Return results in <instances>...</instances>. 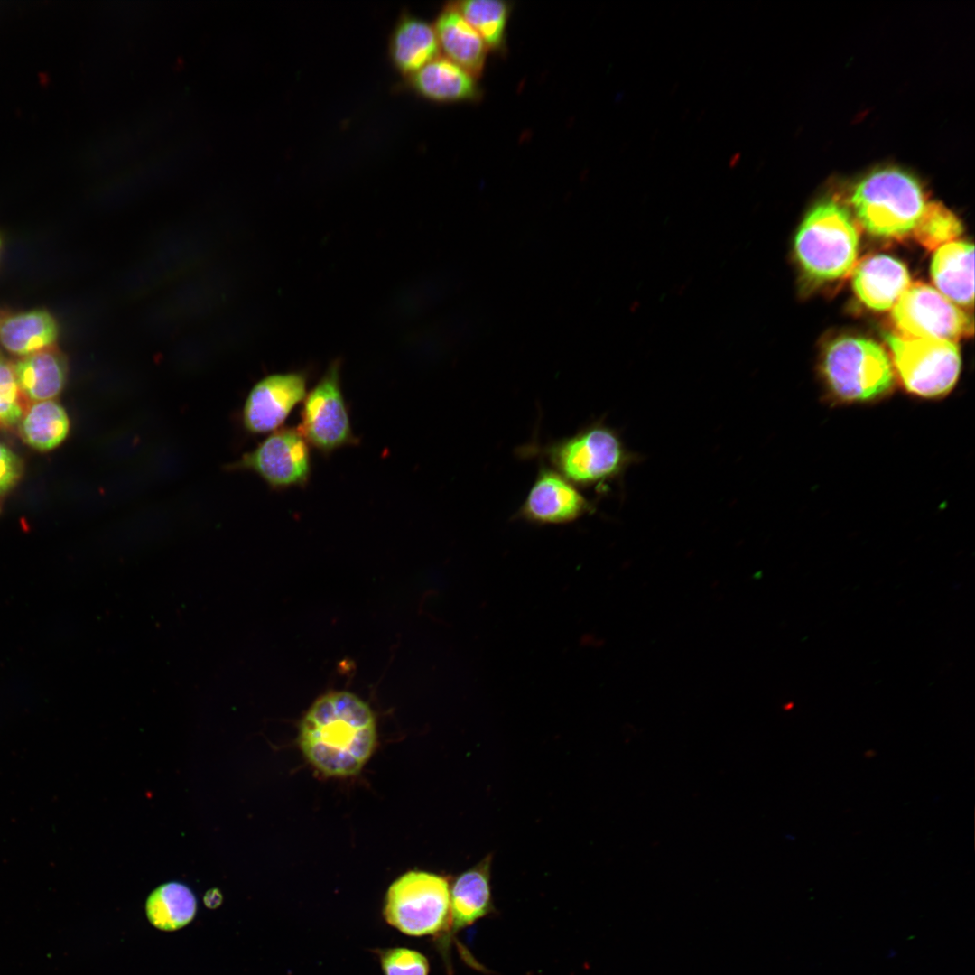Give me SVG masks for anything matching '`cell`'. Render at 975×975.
Here are the masks:
<instances>
[{
  "label": "cell",
  "mask_w": 975,
  "mask_h": 975,
  "mask_svg": "<svg viewBox=\"0 0 975 975\" xmlns=\"http://www.w3.org/2000/svg\"><path fill=\"white\" fill-rule=\"evenodd\" d=\"M298 743L306 760L323 775H355L376 748L375 715L368 704L354 693H326L302 717Z\"/></svg>",
  "instance_id": "1"
},
{
  "label": "cell",
  "mask_w": 975,
  "mask_h": 975,
  "mask_svg": "<svg viewBox=\"0 0 975 975\" xmlns=\"http://www.w3.org/2000/svg\"><path fill=\"white\" fill-rule=\"evenodd\" d=\"M519 455L539 457L577 488L599 489L620 477L635 460L615 430L599 421L571 436L521 447Z\"/></svg>",
  "instance_id": "2"
},
{
  "label": "cell",
  "mask_w": 975,
  "mask_h": 975,
  "mask_svg": "<svg viewBox=\"0 0 975 975\" xmlns=\"http://www.w3.org/2000/svg\"><path fill=\"white\" fill-rule=\"evenodd\" d=\"M859 232L849 209L834 200L817 203L804 217L794 239V255L802 273L816 282L847 275L856 265Z\"/></svg>",
  "instance_id": "3"
},
{
  "label": "cell",
  "mask_w": 975,
  "mask_h": 975,
  "mask_svg": "<svg viewBox=\"0 0 975 975\" xmlns=\"http://www.w3.org/2000/svg\"><path fill=\"white\" fill-rule=\"evenodd\" d=\"M821 371L826 390L840 404L871 403L887 396L895 371L887 352L876 341L844 336L830 342Z\"/></svg>",
  "instance_id": "4"
},
{
  "label": "cell",
  "mask_w": 975,
  "mask_h": 975,
  "mask_svg": "<svg viewBox=\"0 0 975 975\" xmlns=\"http://www.w3.org/2000/svg\"><path fill=\"white\" fill-rule=\"evenodd\" d=\"M850 200L862 227L880 237L911 234L926 205L918 181L897 168L880 169L863 178Z\"/></svg>",
  "instance_id": "5"
},
{
  "label": "cell",
  "mask_w": 975,
  "mask_h": 975,
  "mask_svg": "<svg viewBox=\"0 0 975 975\" xmlns=\"http://www.w3.org/2000/svg\"><path fill=\"white\" fill-rule=\"evenodd\" d=\"M895 374L910 394L922 398H941L955 385L961 356L954 341L909 338L886 332Z\"/></svg>",
  "instance_id": "6"
},
{
  "label": "cell",
  "mask_w": 975,
  "mask_h": 975,
  "mask_svg": "<svg viewBox=\"0 0 975 975\" xmlns=\"http://www.w3.org/2000/svg\"><path fill=\"white\" fill-rule=\"evenodd\" d=\"M387 923L413 936L446 933L450 924V881L425 870H411L389 887L384 905Z\"/></svg>",
  "instance_id": "7"
},
{
  "label": "cell",
  "mask_w": 975,
  "mask_h": 975,
  "mask_svg": "<svg viewBox=\"0 0 975 975\" xmlns=\"http://www.w3.org/2000/svg\"><path fill=\"white\" fill-rule=\"evenodd\" d=\"M897 334L954 341L973 331L972 319L933 287L910 283L892 308Z\"/></svg>",
  "instance_id": "8"
},
{
  "label": "cell",
  "mask_w": 975,
  "mask_h": 975,
  "mask_svg": "<svg viewBox=\"0 0 975 975\" xmlns=\"http://www.w3.org/2000/svg\"><path fill=\"white\" fill-rule=\"evenodd\" d=\"M298 429L322 453L357 442L340 386L339 362L332 363L306 395Z\"/></svg>",
  "instance_id": "9"
},
{
  "label": "cell",
  "mask_w": 975,
  "mask_h": 975,
  "mask_svg": "<svg viewBox=\"0 0 975 975\" xmlns=\"http://www.w3.org/2000/svg\"><path fill=\"white\" fill-rule=\"evenodd\" d=\"M309 443L298 428H281L233 465L258 474L271 488L305 485L311 464Z\"/></svg>",
  "instance_id": "10"
},
{
  "label": "cell",
  "mask_w": 975,
  "mask_h": 975,
  "mask_svg": "<svg viewBox=\"0 0 975 975\" xmlns=\"http://www.w3.org/2000/svg\"><path fill=\"white\" fill-rule=\"evenodd\" d=\"M594 509L592 502L575 485L542 463L514 518L538 525H564Z\"/></svg>",
  "instance_id": "11"
},
{
  "label": "cell",
  "mask_w": 975,
  "mask_h": 975,
  "mask_svg": "<svg viewBox=\"0 0 975 975\" xmlns=\"http://www.w3.org/2000/svg\"><path fill=\"white\" fill-rule=\"evenodd\" d=\"M306 376L300 372L274 374L254 385L246 400L242 419L251 433L276 430L306 396Z\"/></svg>",
  "instance_id": "12"
},
{
  "label": "cell",
  "mask_w": 975,
  "mask_h": 975,
  "mask_svg": "<svg viewBox=\"0 0 975 975\" xmlns=\"http://www.w3.org/2000/svg\"><path fill=\"white\" fill-rule=\"evenodd\" d=\"M910 284L906 267L897 259L886 255L863 258L852 269V287L869 309H892Z\"/></svg>",
  "instance_id": "13"
},
{
  "label": "cell",
  "mask_w": 975,
  "mask_h": 975,
  "mask_svg": "<svg viewBox=\"0 0 975 975\" xmlns=\"http://www.w3.org/2000/svg\"><path fill=\"white\" fill-rule=\"evenodd\" d=\"M492 855L458 875L450 884V924L455 934L495 911L491 892Z\"/></svg>",
  "instance_id": "14"
},
{
  "label": "cell",
  "mask_w": 975,
  "mask_h": 975,
  "mask_svg": "<svg viewBox=\"0 0 975 975\" xmlns=\"http://www.w3.org/2000/svg\"><path fill=\"white\" fill-rule=\"evenodd\" d=\"M410 77L413 88L432 101H476L481 96L477 78L444 56L433 59Z\"/></svg>",
  "instance_id": "15"
},
{
  "label": "cell",
  "mask_w": 975,
  "mask_h": 975,
  "mask_svg": "<svg viewBox=\"0 0 975 975\" xmlns=\"http://www.w3.org/2000/svg\"><path fill=\"white\" fill-rule=\"evenodd\" d=\"M440 51L444 57L460 65L476 78L484 70L488 49L478 33L450 3L443 8L433 24Z\"/></svg>",
  "instance_id": "16"
},
{
  "label": "cell",
  "mask_w": 975,
  "mask_h": 975,
  "mask_svg": "<svg viewBox=\"0 0 975 975\" xmlns=\"http://www.w3.org/2000/svg\"><path fill=\"white\" fill-rule=\"evenodd\" d=\"M973 246L952 241L936 249L932 261V278L941 293L959 305L973 303Z\"/></svg>",
  "instance_id": "17"
},
{
  "label": "cell",
  "mask_w": 975,
  "mask_h": 975,
  "mask_svg": "<svg viewBox=\"0 0 975 975\" xmlns=\"http://www.w3.org/2000/svg\"><path fill=\"white\" fill-rule=\"evenodd\" d=\"M389 53L398 70L412 75L440 56L433 24L415 16H403L392 33Z\"/></svg>",
  "instance_id": "18"
},
{
  "label": "cell",
  "mask_w": 975,
  "mask_h": 975,
  "mask_svg": "<svg viewBox=\"0 0 975 975\" xmlns=\"http://www.w3.org/2000/svg\"><path fill=\"white\" fill-rule=\"evenodd\" d=\"M14 367L22 393L31 401L51 400L64 386L66 364L53 347L23 357Z\"/></svg>",
  "instance_id": "19"
},
{
  "label": "cell",
  "mask_w": 975,
  "mask_h": 975,
  "mask_svg": "<svg viewBox=\"0 0 975 975\" xmlns=\"http://www.w3.org/2000/svg\"><path fill=\"white\" fill-rule=\"evenodd\" d=\"M57 337L55 319L42 310L10 316L0 324V343L9 352L22 357L51 348Z\"/></svg>",
  "instance_id": "20"
},
{
  "label": "cell",
  "mask_w": 975,
  "mask_h": 975,
  "mask_svg": "<svg viewBox=\"0 0 975 975\" xmlns=\"http://www.w3.org/2000/svg\"><path fill=\"white\" fill-rule=\"evenodd\" d=\"M197 901L190 888L183 883L171 881L155 888L145 904L146 915L153 925L173 931L188 924L194 917Z\"/></svg>",
  "instance_id": "21"
},
{
  "label": "cell",
  "mask_w": 975,
  "mask_h": 975,
  "mask_svg": "<svg viewBox=\"0 0 975 975\" xmlns=\"http://www.w3.org/2000/svg\"><path fill=\"white\" fill-rule=\"evenodd\" d=\"M20 433L31 447L47 451L59 446L67 437L70 421L65 410L56 402H35L26 408L20 420Z\"/></svg>",
  "instance_id": "22"
},
{
  "label": "cell",
  "mask_w": 975,
  "mask_h": 975,
  "mask_svg": "<svg viewBox=\"0 0 975 975\" xmlns=\"http://www.w3.org/2000/svg\"><path fill=\"white\" fill-rule=\"evenodd\" d=\"M451 5L478 33L488 51H503L511 5L498 0H466Z\"/></svg>",
  "instance_id": "23"
},
{
  "label": "cell",
  "mask_w": 975,
  "mask_h": 975,
  "mask_svg": "<svg viewBox=\"0 0 975 975\" xmlns=\"http://www.w3.org/2000/svg\"><path fill=\"white\" fill-rule=\"evenodd\" d=\"M962 232L958 218L940 202L926 203L912 235L928 250L952 242Z\"/></svg>",
  "instance_id": "24"
},
{
  "label": "cell",
  "mask_w": 975,
  "mask_h": 975,
  "mask_svg": "<svg viewBox=\"0 0 975 975\" xmlns=\"http://www.w3.org/2000/svg\"><path fill=\"white\" fill-rule=\"evenodd\" d=\"M17 382L14 365L0 356V423H17L27 406Z\"/></svg>",
  "instance_id": "25"
},
{
  "label": "cell",
  "mask_w": 975,
  "mask_h": 975,
  "mask_svg": "<svg viewBox=\"0 0 975 975\" xmlns=\"http://www.w3.org/2000/svg\"><path fill=\"white\" fill-rule=\"evenodd\" d=\"M379 956L384 975H429L428 960L417 951L391 948L381 951Z\"/></svg>",
  "instance_id": "26"
},
{
  "label": "cell",
  "mask_w": 975,
  "mask_h": 975,
  "mask_svg": "<svg viewBox=\"0 0 975 975\" xmlns=\"http://www.w3.org/2000/svg\"><path fill=\"white\" fill-rule=\"evenodd\" d=\"M22 464L19 458L8 448L0 443V493L9 490L21 475Z\"/></svg>",
  "instance_id": "27"
},
{
  "label": "cell",
  "mask_w": 975,
  "mask_h": 975,
  "mask_svg": "<svg viewBox=\"0 0 975 975\" xmlns=\"http://www.w3.org/2000/svg\"><path fill=\"white\" fill-rule=\"evenodd\" d=\"M221 900L222 896L219 890L216 888L209 890L204 897L205 905L210 908L217 907L221 903Z\"/></svg>",
  "instance_id": "28"
},
{
  "label": "cell",
  "mask_w": 975,
  "mask_h": 975,
  "mask_svg": "<svg viewBox=\"0 0 975 975\" xmlns=\"http://www.w3.org/2000/svg\"><path fill=\"white\" fill-rule=\"evenodd\" d=\"M0 250H1V238H0Z\"/></svg>",
  "instance_id": "29"
}]
</instances>
